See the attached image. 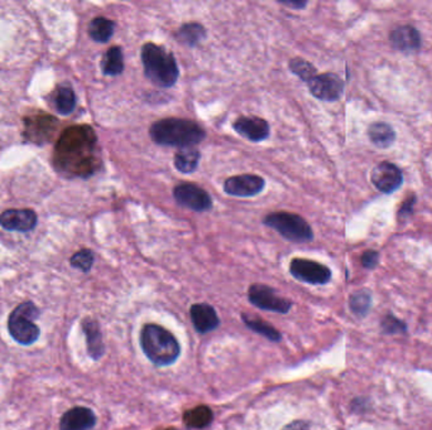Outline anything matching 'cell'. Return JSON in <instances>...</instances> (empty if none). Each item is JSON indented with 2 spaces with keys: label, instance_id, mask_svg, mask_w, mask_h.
I'll list each match as a JSON object with an SVG mask.
<instances>
[{
  "label": "cell",
  "instance_id": "ac0fdd59",
  "mask_svg": "<svg viewBox=\"0 0 432 430\" xmlns=\"http://www.w3.org/2000/svg\"><path fill=\"white\" fill-rule=\"evenodd\" d=\"M368 137L376 148L385 149L394 143L396 132L387 123H374L368 128Z\"/></svg>",
  "mask_w": 432,
  "mask_h": 430
},
{
  "label": "cell",
  "instance_id": "d6986e66",
  "mask_svg": "<svg viewBox=\"0 0 432 430\" xmlns=\"http://www.w3.org/2000/svg\"><path fill=\"white\" fill-rule=\"evenodd\" d=\"M200 158H201V154L197 149L185 148L180 152L176 153L174 158V168L181 173H194L199 166Z\"/></svg>",
  "mask_w": 432,
  "mask_h": 430
},
{
  "label": "cell",
  "instance_id": "f546056e",
  "mask_svg": "<svg viewBox=\"0 0 432 430\" xmlns=\"http://www.w3.org/2000/svg\"><path fill=\"white\" fill-rule=\"evenodd\" d=\"M382 329L388 334H397V333L406 332V325L397 317L388 314L382 320Z\"/></svg>",
  "mask_w": 432,
  "mask_h": 430
},
{
  "label": "cell",
  "instance_id": "ffe728a7",
  "mask_svg": "<svg viewBox=\"0 0 432 430\" xmlns=\"http://www.w3.org/2000/svg\"><path fill=\"white\" fill-rule=\"evenodd\" d=\"M84 332L86 334V338H88L89 354L94 360H98L104 354V343H103L98 323L94 320H90V319L85 320Z\"/></svg>",
  "mask_w": 432,
  "mask_h": 430
},
{
  "label": "cell",
  "instance_id": "1f68e13d",
  "mask_svg": "<svg viewBox=\"0 0 432 430\" xmlns=\"http://www.w3.org/2000/svg\"><path fill=\"white\" fill-rule=\"evenodd\" d=\"M282 430H310V427L304 420H296L292 423L287 424L286 427Z\"/></svg>",
  "mask_w": 432,
  "mask_h": 430
},
{
  "label": "cell",
  "instance_id": "2e32d148",
  "mask_svg": "<svg viewBox=\"0 0 432 430\" xmlns=\"http://www.w3.org/2000/svg\"><path fill=\"white\" fill-rule=\"evenodd\" d=\"M97 424V416L92 410L77 406L63 414L60 430H90Z\"/></svg>",
  "mask_w": 432,
  "mask_h": 430
},
{
  "label": "cell",
  "instance_id": "d4e9b609",
  "mask_svg": "<svg viewBox=\"0 0 432 430\" xmlns=\"http://www.w3.org/2000/svg\"><path fill=\"white\" fill-rule=\"evenodd\" d=\"M55 105H56L57 111L63 115H69L74 111L76 106V95L70 86L65 85L58 89L56 98H55Z\"/></svg>",
  "mask_w": 432,
  "mask_h": 430
},
{
  "label": "cell",
  "instance_id": "52a82bcc",
  "mask_svg": "<svg viewBox=\"0 0 432 430\" xmlns=\"http://www.w3.org/2000/svg\"><path fill=\"white\" fill-rule=\"evenodd\" d=\"M290 273L300 282L313 285H324L330 282L331 270L326 265L308 259H293L290 264Z\"/></svg>",
  "mask_w": 432,
  "mask_h": 430
},
{
  "label": "cell",
  "instance_id": "4fadbf2b",
  "mask_svg": "<svg viewBox=\"0 0 432 430\" xmlns=\"http://www.w3.org/2000/svg\"><path fill=\"white\" fill-rule=\"evenodd\" d=\"M233 129L240 137L254 143L263 141L269 137L271 132L268 121L258 117H240L233 123Z\"/></svg>",
  "mask_w": 432,
  "mask_h": 430
},
{
  "label": "cell",
  "instance_id": "f1b7e54d",
  "mask_svg": "<svg viewBox=\"0 0 432 430\" xmlns=\"http://www.w3.org/2000/svg\"><path fill=\"white\" fill-rule=\"evenodd\" d=\"M94 260H95L94 252L91 250L84 249L77 251L76 254H74L71 257L70 263L74 268L88 273L92 268Z\"/></svg>",
  "mask_w": 432,
  "mask_h": 430
},
{
  "label": "cell",
  "instance_id": "30bf717a",
  "mask_svg": "<svg viewBox=\"0 0 432 430\" xmlns=\"http://www.w3.org/2000/svg\"><path fill=\"white\" fill-rule=\"evenodd\" d=\"M313 96L322 101H336L344 92V81L342 77L333 72L321 74L307 83Z\"/></svg>",
  "mask_w": 432,
  "mask_h": 430
},
{
  "label": "cell",
  "instance_id": "277c9868",
  "mask_svg": "<svg viewBox=\"0 0 432 430\" xmlns=\"http://www.w3.org/2000/svg\"><path fill=\"white\" fill-rule=\"evenodd\" d=\"M140 346L148 360L157 366L172 365L181 354V347L174 334L158 325L143 327Z\"/></svg>",
  "mask_w": 432,
  "mask_h": 430
},
{
  "label": "cell",
  "instance_id": "cb8c5ba5",
  "mask_svg": "<svg viewBox=\"0 0 432 430\" xmlns=\"http://www.w3.org/2000/svg\"><path fill=\"white\" fill-rule=\"evenodd\" d=\"M114 31H115V23L104 17L94 18L89 26V35L92 38V41L99 42V43L109 41L114 35Z\"/></svg>",
  "mask_w": 432,
  "mask_h": 430
},
{
  "label": "cell",
  "instance_id": "7c38bea8",
  "mask_svg": "<svg viewBox=\"0 0 432 430\" xmlns=\"http://www.w3.org/2000/svg\"><path fill=\"white\" fill-rule=\"evenodd\" d=\"M370 180L373 186L382 194H392L397 191L404 183L402 171L396 164L390 162H382L372 171Z\"/></svg>",
  "mask_w": 432,
  "mask_h": 430
},
{
  "label": "cell",
  "instance_id": "484cf974",
  "mask_svg": "<svg viewBox=\"0 0 432 430\" xmlns=\"http://www.w3.org/2000/svg\"><path fill=\"white\" fill-rule=\"evenodd\" d=\"M243 320H244L245 325L251 328V331L259 333L262 336H265V338L271 341L281 340V333L274 329L271 325L265 323L262 319H259L258 317H251V316H245L243 314Z\"/></svg>",
  "mask_w": 432,
  "mask_h": 430
},
{
  "label": "cell",
  "instance_id": "9a60e30c",
  "mask_svg": "<svg viewBox=\"0 0 432 430\" xmlns=\"http://www.w3.org/2000/svg\"><path fill=\"white\" fill-rule=\"evenodd\" d=\"M390 44L393 49L404 53H412L421 49L422 40L417 28L412 26H399L394 28L390 35Z\"/></svg>",
  "mask_w": 432,
  "mask_h": 430
},
{
  "label": "cell",
  "instance_id": "e0dca14e",
  "mask_svg": "<svg viewBox=\"0 0 432 430\" xmlns=\"http://www.w3.org/2000/svg\"><path fill=\"white\" fill-rule=\"evenodd\" d=\"M191 320L199 333H208L217 328L220 320L215 309L206 303H197L190 309Z\"/></svg>",
  "mask_w": 432,
  "mask_h": 430
},
{
  "label": "cell",
  "instance_id": "3957f363",
  "mask_svg": "<svg viewBox=\"0 0 432 430\" xmlns=\"http://www.w3.org/2000/svg\"><path fill=\"white\" fill-rule=\"evenodd\" d=\"M140 58L144 75L149 81L163 89H169L176 85L180 69L174 55L167 49L148 42L142 47Z\"/></svg>",
  "mask_w": 432,
  "mask_h": 430
},
{
  "label": "cell",
  "instance_id": "7a4b0ae2",
  "mask_svg": "<svg viewBox=\"0 0 432 430\" xmlns=\"http://www.w3.org/2000/svg\"><path fill=\"white\" fill-rule=\"evenodd\" d=\"M149 135L156 144L178 148H194L206 137L200 125L188 119H162L152 124Z\"/></svg>",
  "mask_w": 432,
  "mask_h": 430
},
{
  "label": "cell",
  "instance_id": "5b68a950",
  "mask_svg": "<svg viewBox=\"0 0 432 430\" xmlns=\"http://www.w3.org/2000/svg\"><path fill=\"white\" fill-rule=\"evenodd\" d=\"M265 226L276 230L279 235L292 243H310L314 239V231L310 223L300 215L291 212H273L265 217Z\"/></svg>",
  "mask_w": 432,
  "mask_h": 430
},
{
  "label": "cell",
  "instance_id": "7402d4cb",
  "mask_svg": "<svg viewBox=\"0 0 432 430\" xmlns=\"http://www.w3.org/2000/svg\"><path fill=\"white\" fill-rule=\"evenodd\" d=\"M101 69L106 76H118L124 71V55L118 46L108 49L101 62Z\"/></svg>",
  "mask_w": 432,
  "mask_h": 430
},
{
  "label": "cell",
  "instance_id": "5bb4252c",
  "mask_svg": "<svg viewBox=\"0 0 432 430\" xmlns=\"http://www.w3.org/2000/svg\"><path fill=\"white\" fill-rule=\"evenodd\" d=\"M37 225V215L32 209H7L0 215V226L8 231L28 232Z\"/></svg>",
  "mask_w": 432,
  "mask_h": 430
},
{
  "label": "cell",
  "instance_id": "d6a6232c",
  "mask_svg": "<svg viewBox=\"0 0 432 430\" xmlns=\"http://www.w3.org/2000/svg\"><path fill=\"white\" fill-rule=\"evenodd\" d=\"M281 6H285L287 8H293V9H304L306 7V1H291V0H287V1H279Z\"/></svg>",
  "mask_w": 432,
  "mask_h": 430
},
{
  "label": "cell",
  "instance_id": "6da1fadb",
  "mask_svg": "<svg viewBox=\"0 0 432 430\" xmlns=\"http://www.w3.org/2000/svg\"><path fill=\"white\" fill-rule=\"evenodd\" d=\"M97 135L89 126H72L63 132L56 146L57 163L77 175H88L95 168Z\"/></svg>",
  "mask_w": 432,
  "mask_h": 430
},
{
  "label": "cell",
  "instance_id": "ba28073f",
  "mask_svg": "<svg viewBox=\"0 0 432 430\" xmlns=\"http://www.w3.org/2000/svg\"><path fill=\"white\" fill-rule=\"evenodd\" d=\"M174 201L182 207L195 212H205L213 207V198L208 191L194 183H181L174 188Z\"/></svg>",
  "mask_w": 432,
  "mask_h": 430
},
{
  "label": "cell",
  "instance_id": "9c48e42d",
  "mask_svg": "<svg viewBox=\"0 0 432 430\" xmlns=\"http://www.w3.org/2000/svg\"><path fill=\"white\" fill-rule=\"evenodd\" d=\"M248 298L251 304L256 305L257 308L282 314L290 312L292 305L290 300L279 297L274 289L267 285H251L248 291Z\"/></svg>",
  "mask_w": 432,
  "mask_h": 430
},
{
  "label": "cell",
  "instance_id": "4316f807",
  "mask_svg": "<svg viewBox=\"0 0 432 430\" xmlns=\"http://www.w3.org/2000/svg\"><path fill=\"white\" fill-rule=\"evenodd\" d=\"M288 67L291 69L293 75L301 78L304 83H310L317 75V72H316L317 69H315L314 64L308 62L306 60H304V58H300V57L291 60Z\"/></svg>",
  "mask_w": 432,
  "mask_h": 430
},
{
  "label": "cell",
  "instance_id": "4dcf8cb0",
  "mask_svg": "<svg viewBox=\"0 0 432 430\" xmlns=\"http://www.w3.org/2000/svg\"><path fill=\"white\" fill-rule=\"evenodd\" d=\"M362 265L365 269H374L379 263V254L374 250H367L362 255Z\"/></svg>",
  "mask_w": 432,
  "mask_h": 430
},
{
  "label": "cell",
  "instance_id": "8992f818",
  "mask_svg": "<svg viewBox=\"0 0 432 430\" xmlns=\"http://www.w3.org/2000/svg\"><path fill=\"white\" fill-rule=\"evenodd\" d=\"M38 311L32 302L22 303L15 308L8 319V329L18 343L29 346L40 337V328L35 323Z\"/></svg>",
  "mask_w": 432,
  "mask_h": 430
},
{
  "label": "cell",
  "instance_id": "83f0119b",
  "mask_svg": "<svg viewBox=\"0 0 432 430\" xmlns=\"http://www.w3.org/2000/svg\"><path fill=\"white\" fill-rule=\"evenodd\" d=\"M349 305H350L351 312L356 316L364 317L367 313L369 312L370 305H372L369 291H358L353 293L349 299Z\"/></svg>",
  "mask_w": 432,
  "mask_h": 430
},
{
  "label": "cell",
  "instance_id": "603a6c76",
  "mask_svg": "<svg viewBox=\"0 0 432 430\" xmlns=\"http://www.w3.org/2000/svg\"><path fill=\"white\" fill-rule=\"evenodd\" d=\"M213 411L209 406H197L183 414V423L192 429H203L213 422Z\"/></svg>",
  "mask_w": 432,
  "mask_h": 430
},
{
  "label": "cell",
  "instance_id": "44dd1931",
  "mask_svg": "<svg viewBox=\"0 0 432 430\" xmlns=\"http://www.w3.org/2000/svg\"><path fill=\"white\" fill-rule=\"evenodd\" d=\"M177 38L178 41L186 44L188 47H196L197 44H200L205 37H206V29L202 27L200 23H195V22H191V23H186L180 27V29L177 31Z\"/></svg>",
  "mask_w": 432,
  "mask_h": 430
},
{
  "label": "cell",
  "instance_id": "8fae6325",
  "mask_svg": "<svg viewBox=\"0 0 432 430\" xmlns=\"http://www.w3.org/2000/svg\"><path fill=\"white\" fill-rule=\"evenodd\" d=\"M265 187V178L257 174H239L224 182V192L233 197H254Z\"/></svg>",
  "mask_w": 432,
  "mask_h": 430
}]
</instances>
